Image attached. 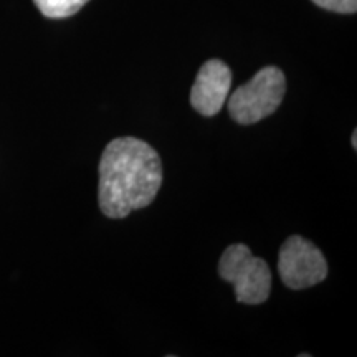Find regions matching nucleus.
<instances>
[{"label": "nucleus", "mask_w": 357, "mask_h": 357, "mask_svg": "<svg viewBox=\"0 0 357 357\" xmlns=\"http://www.w3.org/2000/svg\"><path fill=\"white\" fill-rule=\"evenodd\" d=\"M33 2L48 19H66L82 10L89 0H33Z\"/></svg>", "instance_id": "6"}, {"label": "nucleus", "mask_w": 357, "mask_h": 357, "mask_svg": "<svg viewBox=\"0 0 357 357\" xmlns=\"http://www.w3.org/2000/svg\"><path fill=\"white\" fill-rule=\"evenodd\" d=\"M98 204L109 218H124L149 205L162 185V162L153 146L118 137L101 155Z\"/></svg>", "instance_id": "1"}, {"label": "nucleus", "mask_w": 357, "mask_h": 357, "mask_svg": "<svg viewBox=\"0 0 357 357\" xmlns=\"http://www.w3.org/2000/svg\"><path fill=\"white\" fill-rule=\"evenodd\" d=\"M218 275L234 284L236 301L261 305L271 293V271L265 260L253 257L247 245H230L218 261Z\"/></svg>", "instance_id": "3"}, {"label": "nucleus", "mask_w": 357, "mask_h": 357, "mask_svg": "<svg viewBox=\"0 0 357 357\" xmlns=\"http://www.w3.org/2000/svg\"><path fill=\"white\" fill-rule=\"evenodd\" d=\"M278 271L289 289H306L326 280L328 263L314 243L293 235L280 250Z\"/></svg>", "instance_id": "4"}, {"label": "nucleus", "mask_w": 357, "mask_h": 357, "mask_svg": "<svg viewBox=\"0 0 357 357\" xmlns=\"http://www.w3.org/2000/svg\"><path fill=\"white\" fill-rule=\"evenodd\" d=\"M312 2L321 8L337 13H354L357 10V0H312Z\"/></svg>", "instance_id": "7"}, {"label": "nucleus", "mask_w": 357, "mask_h": 357, "mask_svg": "<svg viewBox=\"0 0 357 357\" xmlns=\"http://www.w3.org/2000/svg\"><path fill=\"white\" fill-rule=\"evenodd\" d=\"M352 147L357 149V131L352 132Z\"/></svg>", "instance_id": "8"}, {"label": "nucleus", "mask_w": 357, "mask_h": 357, "mask_svg": "<svg viewBox=\"0 0 357 357\" xmlns=\"http://www.w3.org/2000/svg\"><path fill=\"white\" fill-rule=\"evenodd\" d=\"M231 88V70L222 60L205 61L190 89V105L197 113L212 118L220 113Z\"/></svg>", "instance_id": "5"}, {"label": "nucleus", "mask_w": 357, "mask_h": 357, "mask_svg": "<svg viewBox=\"0 0 357 357\" xmlns=\"http://www.w3.org/2000/svg\"><path fill=\"white\" fill-rule=\"evenodd\" d=\"M287 95V78L276 66H265L250 79L231 93L229 101L230 118L238 124L258 123L278 109Z\"/></svg>", "instance_id": "2"}]
</instances>
